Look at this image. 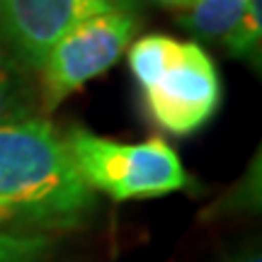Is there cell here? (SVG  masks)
Returning <instances> with one entry per match:
<instances>
[{"instance_id": "6da1fadb", "label": "cell", "mask_w": 262, "mask_h": 262, "mask_svg": "<svg viewBox=\"0 0 262 262\" xmlns=\"http://www.w3.org/2000/svg\"><path fill=\"white\" fill-rule=\"evenodd\" d=\"M95 206L66 139L44 117L0 126V224L75 228Z\"/></svg>"}, {"instance_id": "7a4b0ae2", "label": "cell", "mask_w": 262, "mask_h": 262, "mask_svg": "<svg viewBox=\"0 0 262 262\" xmlns=\"http://www.w3.org/2000/svg\"><path fill=\"white\" fill-rule=\"evenodd\" d=\"M129 68L148 117L168 134H194L219 110V71L196 41L146 34L129 47Z\"/></svg>"}, {"instance_id": "3957f363", "label": "cell", "mask_w": 262, "mask_h": 262, "mask_svg": "<svg viewBox=\"0 0 262 262\" xmlns=\"http://www.w3.org/2000/svg\"><path fill=\"white\" fill-rule=\"evenodd\" d=\"M66 146L88 187L114 202L153 199L189 187V175L178 150L163 139L124 143L73 126Z\"/></svg>"}, {"instance_id": "277c9868", "label": "cell", "mask_w": 262, "mask_h": 262, "mask_svg": "<svg viewBox=\"0 0 262 262\" xmlns=\"http://www.w3.org/2000/svg\"><path fill=\"white\" fill-rule=\"evenodd\" d=\"M136 27L139 19L134 10L112 8L68 29L37 73L41 112L56 110L68 95L110 71L131 44Z\"/></svg>"}, {"instance_id": "5b68a950", "label": "cell", "mask_w": 262, "mask_h": 262, "mask_svg": "<svg viewBox=\"0 0 262 262\" xmlns=\"http://www.w3.org/2000/svg\"><path fill=\"white\" fill-rule=\"evenodd\" d=\"M112 8H122L119 0H0V44L32 73H39L68 29Z\"/></svg>"}, {"instance_id": "8992f818", "label": "cell", "mask_w": 262, "mask_h": 262, "mask_svg": "<svg viewBox=\"0 0 262 262\" xmlns=\"http://www.w3.org/2000/svg\"><path fill=\"white\" fill-rule=\"evenodd\" d=\"M41 117L37 73L0 44V126Z\"/></svg>"}, {"instance_id": "52a82bcc", "label": "cell", "mask_w": 262, "mask_h": 262, "mask_svg": "<svg viewBox=\"0 0 262 262\" xmlns=\"http://www.w3.org/2000/svg\"><path fill=\"white\" fill-rule=\"evenodd\" d=\"M248 0H194L180 25L202 41H224L238 19L243 17Z\"/></svg>"}, {"instance_id": "ba28073f", "label": "cell", "mask_w": 262, "mask_h": 262, "mask_svg": "<svg viewBox=\"0 0 262 262\" xmlns=\"http://www.w3.org/2000/svg\"><path fill=\"white\" fill-rule=\"evenodd\" d=\"M226 51L235 58L255 61L260 63V47H262V0H248L243 17L238 19L233 32L224 39Z\"/></svg>"}, {"instance_id": "9c48e42d", "label": "cell", "mask_w": 262, "mask_h": 262, "mask_svg": "<svg viewBox=\"0 0 262 262\" xmlns=\"http://www.w3.org/2000/svg\"><path fill=\"white\" fill-rule=\"evenodd\" d=\"M49 253V238L37 231L0 228V262H39Z\"/></svg>"}, {"instance_id": "30bf717a", "label": "cell", "mask_w": 262, "mask_h": 262, "mask_svg": "<svg viewBox=\"0 0 262 262\" xmlns=\"http://www.w3.org/2000/svg\"><path fill=\"white\" fill-rule=\"evenodd\" d=\"M194 0H119L124 10H134V5H156V8H170V10H187Z\"/></svg>"}, {"instance_id": "8fae6325", "label": "cell", "mask_w": 262, "mask_h": 262, "mask_svg": "<svg viewBox=\"0 0 262 262\" xmlns=\"http://www.w3.org/2000/svg\"><path fill=\"white\" fill-rule=\"evenodd\" d=\"M228 262H262V257H260V253H257V250L248 248V250L238 253V255L233 257V260H228Z\"/></svg>"}]
</instances>
